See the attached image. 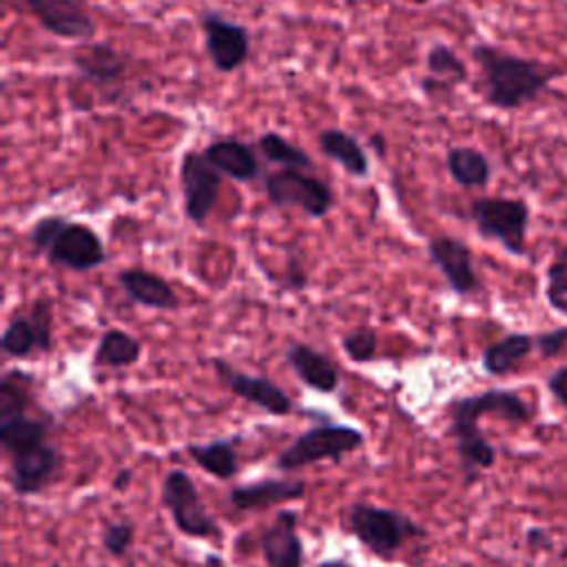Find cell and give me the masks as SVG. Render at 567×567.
I'll return each instance as SVG.
<instances>
[{
    "mask_svg": "<svg viewBox=\"0 0 567 567\" xmlns=\"http://www.w3.org/2000/svg\"><path fill=\"white\" fill-rule=\"evenodd\" d=\"M368 144L374 148V153H377L381 159L385 157V140H383V135H379V133L370 135V137H368Z\"/></svg>",
    "mask_w": 567,
    "mask_h": 567,
    "instance_id": "39",
    "label": "cell"
},
{
    "mask_svg": "<svg viewBox=\"0 0 567 567\" xmlns=\"http://www.w3.org/2000/svg\"><path fill=\"white\" fill-rule=\"evenodd\" d=\"M341 348H343V352L348 354L350 361L368 363V361H372L377 357L379 339H377V332L372 328L363 326V328H357V330L343 334Z\"/></svg>",
    "mask_w": 567,
    "mask_h": 567,
    "instance_id": "31",
    "label": "cell"
},
{
    "mask_svg": "<svg viewBox=\"0 0 567 567\" xmlns=\"http://www.w3.org/2000/svg\"><path fill=\"white\" fill-rule=\"evenodd\" d=\"M179 186L188 221H193L195 226H204L217 204L221 190V175L208 164L204 153L186 151L179 162Z\"/></svg>",
    "mask_w": 567,
    "mask_h": 567,
    "instance_id": "8",
    "label": "cell"
},
{
    "mask_svg": "<svg viewBox=\"0 0 567 567\" xmlns=\"http://www.w3.org/2000/svg\"><path fill=\"white\" fill-rule=\"evenodd\" d=\"M186 454L195 465H199L206 474L228 481L239 472V456L235 443L230 439H215L208 443H188Z\"/></svg>",
    "mask_w": 567,
    "mask_h": 567,
    "instance_id": "22",
    "label": "cell"
},
{
    "mask_svg": "<svg viewBox=\"0 0 567 567\" xmlns=\"http://www.w3.org/2000/svg\"><path fill=\"white\" fill-rule=\"evenodd\" d=\"M534 346H536V341L527 332L505 334L503 339L494 341L492 346H487L483 350V359H481L483 370L494 377L507 374L520 359H525L532 352Z\"/></svg>",
    "mask_w": 567,
    "mask_h": 567,
    "instance_id": "25",
    "label": "cell"
},
{
    "mask_svg": "<svg viewBox=\"0 0 567 567\" xmlns=\"http://www.w3.org/2000/svg\"><path fill=\"white\" fill-rule=\"evenodd\" d=\"M33 377L13 368L0 379V421L27 414L33 403Z\"/></svg>",
    "mask_w": 567,
    "mask_h": 567,
    "instance_id": "27",
    "label": "cell"
},
{
    "mask_svg": "<svg viewBox=\"0 0 567 567\" xmlns=\"http://www.w3.org/2000/svg\"><path fill=\"white\" fill-rule=\"evenodd\" d=\"M257 148H259L261 157L270 164H279L284 168H299V171L312 168L310 155L303 148L288 142L286 137H281L279 133H275V131L261 133L257 137Z\"/></svg>",
    "mask_w": 567,
    "mask_h": 567,
    "instance_id": "28",
    "label": "cell"
},
{
    "mask_svg": "<svg viewBox=\"0 0 567 567\" xmlns=\"http://www.w3.org/2000/svg\"><path fill=\"white\" fill-rule=\"evenodd\" d=\"M159 501L168 509L175 527L190 538H210L219 536L217 523L210 518L202 496L188 472L175 467L168 470L162 478Z\"/></svg>",
    "mask_w": 567,
    "mask_h": 567,
    "instance_id": "6",
    "label": "cell"
},
{
    "mask_svg": "<svg viewBox=\"0 0 567 567\" xmlns=\"http://www.w3.org/2000/svg\"><path fill=\"white\" fill-rule=\"evenodd\" d=\"M204 44L210 58V64L219 73L237 71L250 55V35L248 29L239 22H233L215 11L202 13Z\"/></svg>",
    "mask_w": 567,
    "mask_h": 567,
    "instance_id": "10",
    "label": "cell"
},
{
    "mask_svg": "<svg viewBox=\"0 0 567 567\" xmlns=\"http://www.w3.org/2000/svg\"><path fill=\"white\" fill-rule=\"evenodd\" d=\"M49 432H51L49 421L31 414H20V416L0 421V443L4 454L9 456L47 443Z\"/></svg>",
    "mask_w": 567,
    "mask_h": 567,
    "instance_id": "23",
    "label": "cell"
},
{
    "mask_svg": "<svg viewBox=\"0 0 567 567\" xmlns=\"http://www.w3.org/2000/svg\"><path fill=\"white\" fill-rule=\"evenodd\" d=\"M71 62L84 80L100 89L120 82L126 71L124 55L106 42H86L78 47L71 53Z\"/></svg>",
    "mask_w": 567,
    "mask_h": 567,
    "instance_id": "17",
    "label": "cell"
},
{
    "mask_svg": "<svg viewBox=\"0 0 567 567\" xmlns=\"http://www.w3.org/2000/svg\"><path fill=\"white\" fill-rule=\"evenodd\" d=\"M117 284L131 301L144 306V308L175 310L179 306V299H177L173 286L153 270L124 268L117 272Z\"/></svg>",
    "mask_w": 567,
    "mask_h": 567,
    "instance_id": "20",
    "label": "cell"
},
{
    "mask_svg": "<svg viewBox=\"0 0 567 567\" xmlns=\"http://www.w3.org/2000/svg\"><path fill=\"white\" fill-rule=\"evenodd\" d=\"M135 540V527L131 520H113L102 529V547L106 554L122 558L128 554Z\"/></svg>",
    "mask_w": 567,
    "mask_h": 567,
    "instance_id": "33",
    "label": "cell"
},
{
    "mask_svg": "<svg viewBox=\"0 0 567 567\" xmlns=\"http://www.w3.org/2000/svg\"><path fill=\"white\" fill-rule=\"evenodd\" d=\"M140 357H142V343L133 334L120 328H111L100 337L93 352V363L115 370V368H128L137 363Z\"/></svg>",
    "mask_w": 567,
    "mask_h": 567,
    "instance_id": "26",
    "label": "cell"
},
{
    "mask_svg": "<svg viewBox=\"0 0 567 567\" xmlns=\"http://www.w3.org/2000/svg\"><path fill=\"white\" fill-rule=\"evenodd\" d=\"M425 66L441 86H454L463 84L467 80V66L465 62L445 44L436 42L425 53Z\"/></svg>",
    "mask_w": 567,
    "mask_h": 567,
    "instance_id": "29",
    "label": "cell"
},
{
    "mask_svg": "<svg viewBox=\"0 0 567 567\" xmlns=\"http://www.w3.org/2000/svg\"><path fill=\"white\" fill-rule=\"evenodd\" d=\"M308 284L306 270L297 257H288L286 270H284V288L288 290H303Z\"/></svg>",
    "mask_w": 567,
    "mask_h": 567,
    "instance_id": "37",
    "label": "cell"
},
{
    "mask_svg": "<svg viewBox=\"0 0 567 567\" xmlns=\"http://www.w3.org/2000/svg\"><path fill=\"white\" fill-rule=\"evenodd\" d=\"M204 567H226V565H224V560L217 554H208L204 558Z\"/></svg>",
    "mask_w": 567,
    "mask_h": 567,
    "instance_id": "42",
    "label": "cell"
},
{
    "mask_svg": "<svg viewBox=\"0 0 567 567\" xmlns=\"http://www.w3.org/2000/svg\"><path fill=\"white\" fill-rule=\"evenodd\" d=\"M317 567H352V565L341 558H328V560H321Z\"/></svg>",
    "mask_w": 567,
    "mask_h": 567,
    "instance_id": "41",
    "label": "cell"
},
{
    "mask_svg": "<svg viewBox=\"0 0 567 567\" xmlns=\"http://www.w3.org/2000/svg\"><path fill=\"white\" fill-rule=\"evenodd\" d=\"M29 321L33 326L35 339H38V350L49 352L53 346V312H51V301L47 297H40L31 303L29 308Z\"/></svg>",
    "mask_w": 567,
    "mask_h": 567,
    "instance_id": "32",
    "label": "cell"
},
{
    "mask_svg": "<svg viewBox=\"0 0 567 567\" xmlns=\"http://www.w3.org/2000/svg\"><path fill=\"white\" fill-rule=\"evenodd\" d=\"M264 188L270 204L299 208L312 219H321L334 208V193L330 186L299 168H279L268 173Z\"/></svg>",
    "mask_w": 567,
    "mask_h": 567,
    "instance_id": "7",
    "label": "cell"
},
{
    "mask_svg": "<svg viewBox=\"0 0 567 567\" xmlns=\"http://www.w3.org/2000/svg\"><path fill=\"white\" fill-rule=\"evenodd\" d=\"M202 153L219 175H226L235 182H250L261 171L259 157L255 155L252 146L235 137L213 140Z\"/></svg>",
    "mask_w": 567,
    "mask_h": 567,
    "instance_id": "19",
    "label": "cell"
},
{
    "mask_svg": "<svg viewBox=\"0 0 567 567\" xmlns=\"http://www.w3.org/2000/svg\"><path fill=\"white\" fill-rule=\"evenodd\" d=\"M447 414H450V434L456 445L465 483H474L478 472L489 470L496 461V450L483 436L478 427V419L485 414H496L505 421L523 423L532 419V408L516 392L492 388L481 394H470L452 401Z\"/></svg>",
    "mask_w": 567,
    "mask_h": 567,
    "instance_id": "1",
    "label": "cell"
},
{
    "mask_svg": "<svg viewBox=\"0 0 567 567\" xmlns=\"http://www.w3.org/2000/svg\"><path fill=\"white\" fill-rule=\"evenodd\" d=\"M210 363H213L217 377L224 381V385L241 401L257 405L259 410H264L270 416H288L292 412V408H295L292 399L268 377H255V374L241 372L224 359H213Z\"/></svg>",
    "mask_w": 567,
    "mask_h": 567,
    "instance_id": "11",
    "label": "cell"
},
{
    "mask_svg": "<svg viewBox=\"0 0 567 567\" xmlns=\"http://www.w3.org/2000/svg\"><path fill=\"white\" fill-rule=\"evenodd\" d=\"M319 151L337 162L348 175L352 177H368L370 175V159L365 148L359 144L354 135H350L343 128H321L317 133Z\"/></svg>",
    "mask_w": 567,
    "mask_h": 567,
    "instance_id": "21",
    "label": "cell"
},
{
    "mask_svg": "<svg viewBox=\"0 0 567 567\" xmlns=\"http://www.w3.org/2000/svg\"><path fill=\"white\" fill-rule=\"evenodd\" d=\"M547 385H549V392L556 396V401L567 405V365L554 370Z\"/></svg>",
    "mask_w": 567,
    "mask_h": 567,
    "instance_id": "38",
    "label": "cell"
},
{
    "mask_svg": "<svg viewBox=\"0 0 567 567\" xmlns=\"http://www.w3.org/2000/svg\"><path fill=\"white\" fill-rule=\"evenodd\" d=\"M534 341H536V348L540 350L543 357H554V354H558L567 346V326L554 328L549 332H543Z\"/></svg>",
    "mask_w": 567,
    "mask_h": 567,
    "instance_id": "36",
    "label": "cell"
},
{
    "mask_svg": "<svg viewBox=\"0 0 567 567\" xmlns=\"http://www.w3.org/2000/svg\"><path fill=\"white\" fill-rule=\"evenodd\" d=\"M403 2H410V4H419V7H421V4H427L430 0H403Z\"/></svg>",
    "mask_w": 567,
    "mask_h": 567,
    "instance_id": "43",
    "label": "cell"
},
{
    "mask_svg": "<svg viewBox=\"0 0 567 567\" xmlns=\"http://www.w3.org/2000/svg\"><path fill=\"white\" fill-rule=\"evenodd\" d=\"M445 166L461 188H481L492 177L489 159L474 146H452L445 153Z\"/></svg>",
    "mask_w": 567,
    "mask_h": 567,
    "instance_id": "24",
    "label": "cell"
},
{
    "mask_svg": "<svg viewBox=\"0 0 567 567\" xmlns=\"http://www.w3.org/2000/svg\"><path fill=\"white\" fill-rule=\"evenodd\" d=\"M299 514L281 509L275 523L261 532V554L268 567H303V540L297 534Z\"/></svg>",
    "mask_w": 567,
    "mask_h": 567,
    "instance_id": "15",
    "label": "cell"
},
{
    "mask_svg": "<svg viewBox=\"0 0 567 567\" xmlns=\"http://www.w3.org/2000/svg\"><path fill=\"white\" fill-rule=\"evenodd\" d=\"M62 465V454L55 445L42 443L31 450L9 456V485L18 496L42 492Z\"/></svg>",
    "mask_w": 567,
    "mask_h": 567,
    "instance_id": "14",
    "label": "cell"
},
{
    "mask_svg": "<svg viewBox=\"0 0 567 567\" xmlns=\"http://www.w3.org/2000/svg\"><path fill=\"white\" fill-rule=\"evenodd\" d=\"M470 217L483 239L498 241L520 257L529 226V206L516 197H478L470 204Z\"/></svg>",
    "mask_w": 567,
    "mask_h": 567,
    "instance_id": "5",
    "label": "cell"
},
{
    "mask_svg": "<svg viewBox=\"0 0 567 567\" xmlns=\"http://www.w3.org/2000/svg\"><path fill=\"white\" fill-rule=\"evenodd\" d=\"M425 250L430 261L443 275L445 284L452 288V292L467 297L481 288V281L474 270L472 250L463 239H456L452 235H436L427 239Z\"/></svg>",
    "mask_w": 567,
    "mask_h": 567,
    "instance_id": "12",
    "label": "cell"
},
{
    "mask_svg": "<svg viewBox=\"0 0 567 567\" xmlns=\"http://www.w3.org/2000/svg\"><path fill=\"white\" fill-rule=\"evenodd\" d=\"M346 523L350 534L381 558L396 554L405 540L425 536V529L403 512L372 503H352L346 512Z\"/></svg>",
    "mask_w": 567,
    "mask_h": 567,
    "instance_id": "3",
    "label": "cell"
},
{
    "mask_svg": "<svg viewBox=\"0 0 567 567\" xmlns=\"http://www.w3.org/2000/svg\"><path fill=\"white\" fill-rule=\"evenodd\" d=\"M128 481H131V470H120L115 481H113V487L115 489H124L128 485Z\"/></svg>",
    "mask_w": 567,
    "mask_h": 567,
    "instance_id": "40",
    "label": "cell"
},
{
    "mask_svg": "<svg viewBox=\"0 0 567 567\" xmlns=\"http://www.w3.org/2000/svg\"><path fill=\"white\" fill-rule=\"evenodd\" d=\"M0 346H2V352L13 359L29 357L33 350H38V339H35L29 317L16 315L4 328Z\"/></svg>",
    "mask_w": 567,
    "mask_h": 567,
    "instance_id": "30",
    "label": "cell"
},
{
    "mask_svg": "<svg viewBox=\"0 0 567 567\" xmlns=\"http://www.w3.org/2000/svg\"><path fill=\"white\" fill-rule=\"evenodd\" d=\"M547 301L556 308L560 301L567 299V246L556 252L547 268Z\"/></svg>",
    "mask_w": 567,
    "mask_h": 567,
    "instance_id": "34",
    "label": "cell"
},
{
    "mask_svg": "<svg viewBox=\"0 0 567 567\" xmlns=\"http://www.w3.org/2000/svg\"><path fill=\"white\" fill-rule=\"evenodd\" d=\"M66 224V219L62 215H44L40 217L31 230H29V244L33 246L35 252H47V248L51 246V241L55 239V235L60 233V228Z\"/></svg>",
    "mask_w": 567,
    "mask_h": 567,
    "instance_id": "35",
    "label": "cell"
},
{
    "mask_svg": "<svg viewBox=\"0 0 567 567\" xmlns=\"http://www.w3.org/2000/svg\"><path fill=\"white\" fill-rule=\"evenodd\" d=\"M44 255L51 266H60L73 272H86L106 261V248L102 237L91 226L69 219Z\"/></svg>",
    "mask_w": 567,
    "mask_h": 567,
    "instance_id": "9",
    "label": "cell"
},
{
    "mask_svg": "<svg viewBox=\"0 0 567 567\" xmlns=\"http://www.w3.org/2000/svg\"><path fill=\"white\" fill-rule=\"evenodd\" d=\"M40 27L55 38L89 42L95 35V20L78 0H22Z\"/></svg>",
    "mask_w": 567,
    "mask_h": 567,
    "instance_id": "13",
    "label": "cell"
},
{
    "mask_svg": "<svg viewBox=\"0 0 567 567\" xmlns=\"http://www.w3.org/2000/svg\"><path fill=\"white\" fill-rule=\"evenodd\" d=\"M306 494V483L299 478H264L257 483L235 485L228 501L237 512H259L279 503L299 501Z\"/></svg>",
    "mask_w": 567,
    "mask_h": 567,
    "instance_id": "16",
    "label": "cell"
},
{
    "mask_svg": "<svg viewBox=\"0 0 567 567\" xmlns=\"http://www.w3.org/2000/svg\"><path fill=\"white\" fill-rule=\"evenodd\" d=\"M286 363L297 374V379L315 392L330 394L339 385L337 365L319 350L308 343H290L284 352Z\"/></svg>",
    "mask_w": 567,
    "mask_h": 567,
    "instance_id": "18",
    "label": "cell"
},
{
    "mask_svg": "<svg viewBox=\"0 0 567 567\" xmlns=\"http://www.w3.org/2000/svg\"><path fill=\"white\" fill-rule=\"evenodd\" d=\"M363 445V432L348 423H326L315 425L301 432L288 447H284L277 458L275 467L281 472H292L323 458L339 463L346 454L359 450Z\"/></svg>",
    "mask_w": 567,
    "mask_h": 567,
    "instance_id": "4",
    "label": "cell"
},
{
    "mask_svg": "<svg viewBox=\"0 0 567 567\" xmlns=\"http://www.w3.org/2000/svg\"><path fill=\"white\" fill-rule=\"evenodd\" d=\"M472 58L483 71L485 102L501 111H514L534 102L558 73L556 66L505 53L492 44H474Z\"/></svg>",
    "mask_w": 567,
    "mask_h": 567,
    "instance_id": "2",
    "label": "cell"
}]
</instances>
